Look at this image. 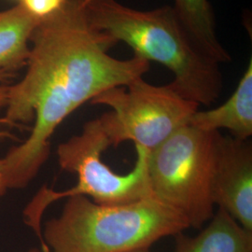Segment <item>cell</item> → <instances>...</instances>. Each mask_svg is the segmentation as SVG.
Masks as SVG:
<instances>
[{
  "label": "cell",
  "mask_w": 252,
  "mask_h": 252,
  "mask_svg": "<svg viewBox=\"0 0 252 252\" xmlns=\"http://www.w3.org/2000/svg\"><path fill=\"white\" fill-rule=\"evenodd\" d=\"M8 80H9L8 74L4 70L0 69V144L8 142L12 137L10 130L4 124L2 119V115L6 107L7 94H8V89H9Z\"/></svg>",
  "instance_id": "obj_13"
},
{
  "label": "cell",
  "mask_w": 252,
  "mask_h": 252,
  "mask_svg": "<svg viewBox=\"0 0 252 252\" xmlns=\"http://www.w3.org/2000/svg\"><path fill=\"white\" fill-rule=\"evenodd\" d=\"M109 147L113 146L101 116L88 121L81 134L58 146L60 167L76 174L78 182L64 190L42 187L25 208V221L38 237L42 252H51L43 241L41 220L46 209L58 200L83 195L96 204L115 206L153 197L148 173L150 151L135 145L134 168L122 175L113 171L102 160V153Z\"/></svg>",
  "instance_id": "obj_4"
},
{
  "label": "cell",
  "mask_w": 252,
  "mask_h": 252,
  "mask_svg": "<svg viewBox=\"0 0 252 252\" xmlns=\"http://www.w3.org/2000/svg\"><path fill=\"white\" fill-rule=\"evenodd\" d=\"M216 132L183 126L150 151L148 173L153 196L201 229L214 215L212 183Z\"/></svg>",
  "instance_id": "obj_5"
},
{
  "label": "cell",
  "mask_w": 252,
  "mask_h": 252,
  "mask_svg": "<svg viewBox=\"0 0 252 252\" xmlns=\"http://www.w3.org/2000/svg\"><path fill=\"white\" fill-rule=\"evenodd\" d=\"M189 125L207 132L228 130L233 137L248 140L252 135V60L232 95L223 104L208 110H197Z\"/></svg>",
  "instance_id": "obj_8"
},
{
  "label": "cell",
  "mask_w": 252,
  "mask_h": 252,
  "mask_svg": "<svg viewBox=\"0 0 252 252\" xmlns=\"http://www.w3.org/2000/svg\"><path fill=\"white\" fill-rule=\"evenodd\" d=\"M175 252H252V233L221 208L196 236L180 233Z\"/></svg>",
  "instance_id": "obj_9"
},
{
  "label": "cell",
  "mask_w": 252,
  "mask_h": 252,
  "mask_svg": "<svg viewBox=\"0 0 252 252\" xmlns=\"http://www.w3.org/2000/svg\"><path fill=\"white\" fill-rule=\"evenodd\" d=\"M180 23L193 42L216 63L232 61V56L220 41L216 31V20L209 0H174Z\"/></svg>",
  "instance_id": "obj_11"
},
{
  "label": "cell",
  "mask_w": 252,
  "mask_h": 252,
  "mask_svg": "<svg viewBox=\"0 0 252 252\" xmlns=\"http://www.w3.org/2000/svg\"><path fill=\"white\" fill-rule=\"evenodd\" d=\"M215 206L252 233V144L218 132L212 183Z\"/></svg>",
  "instance_id": "obj_7"
},
{
  "label": "cell",
  "mask_w": 252,
  "mask_h": 252,
  "mask_svg": "<svg viewBox=\"0 0 252 252\" xmlns=\"http://www.w3.org/2000/svg\"><path fill=\"white\" fill-rule=\"evenodd\" d=\"M9 189V180L8 169L4 157L0 158V197H2Z\"/></svg>",
  "instance_id": "obj_14"
},
{
  "label": "cell",
  "mask_w": 252,
  "mask_h": 252,
  "mask_svg": "<svg viewBox=\"0 0 252 252\" xmlns=\"http://www.w3.org/2000/svg\"><path fill=\"white\" fill-rule=\"evenodd\" d=\"M189 228L178 211L154 197L106 206L83 195L66 198L61 214L42 230L54 252H129L150 247Z\"/></svg>",
  "instance_id": "obj_3"
},
{
  "label": "cell",
  "mask_w": 252,
  "mask_h": 252,
  "mask_svg": "<svg viewBox=\"0 0 252 252\" xmlns=\"http://www.w3.org/2000/svg\"><path fill=\"white\" fill-rule=\"evenodd\" d=\"M152 252L150 251V249H142V250H137V251H133V252Z\"/></svg>",
  "instance_id": "obj_15"
},
{
  "label": "cell",
  "mask_w": 252,
  "mask_h": 252,
  "mask_svg": "<svg viewBox=\"0 0 252 252\" xmlns=\"http://www.w3.org/2000/svg\"><path fill=\"white\" fill-rule=\"evenodd\" d=\"M88 0H67L37 24L31 38L27 71L9 84L3 121L9 128L33 122L30 135L4 156L17 189L36 177L50 154L57 127L86 102L110 88L143 78L151 63L140 56L121 60L109 51L119 44L91 24Z\"/></svg>",
  "instance_id": "obj_1"
},
{
  "label": "cell",
  "mask_w": 252,
  "mask_h": 252,
  "mask_svg": "<svg viewBox=\"0 0 252 252\" xmlns=\"http://www.w3.org/2000/svg\"><path fill=\"white\" fill-rule=\"evenodd\" d=\"M39 21L20 2L0 11V69L13 74L26 67L30 38Z\"/></svg>",
  "instance_id": "obj_10"
},
{
  "label": "cell",
  "mask_w": 252,
  "mask_h": 252,
  "mask_svg": "<svg viewBox=\"0 0 252 252\" xmlns=\"http://www.w3.org/2000/svg\"><path fill=\"white\" fill-rule=\"evenodd\" d=\"M90 103L110 108L101 117L113 147L130 140L149 151L189 125L199 109L196 103L184 99L167 84L153 85L143 78L105 91Z\"/></svg>",
  "instance_id": "obj_6"
},
{
  "label": "cell",
  "mask_w": 252,
  "mask_h": 252,
  "mask_svg": "<svg viewBox=\"0 0 252 252\" xmlns=\"http://www.w3.org/2000/svg\"><path fill=\"white\" fill-rule=\"evenodd\" d=\"M28 252H40L39 250H36V249H33V250H31V251H29Z\"/></svg>",
  "instance_id": "obj_16"
},
{
  "label": "cell",
  "mask_w": 252,
  "mask_h": 252,
  "mask_svg": "<svg viewBox=\"0 0 252 252\" xmlns=\"http://www.w3.org/2000/svg\"><path fill=\"white\" fill-rule=\"evenodd\" d=\"M91 24L129 46L148 62L161 63L174 75L167 85L184 99L211 106L223 88L220 63L193 42L173 6L139 10L118 0H88Z\"/></svg>",
  "instance_id": "obj_2"
},
{
  "label": "cell",
  "mask_w": 252,
  "mask_h": 252,
  "mask_svg": "<svg viewBox=\"0 0 252 252\" xmlns=\"http://www.w3.org/2000/svg\"><path fill=\"white\" fill-rule=\"evenodd\" d=\"M67 0H22L20 3L38 20L47 18L57 12Z\"/></svg>",
  "instance_id": "obj_12"
},
{
  "label": "cell",
  "mask_w": 252,
  "mask_h": 252,
  "mask_svg": "<svg viewBox=\"0 0 252 252\" xmlns=\"http://www.w3.org/2000/svg\"><path fill=\"white\" fill-rule=\"evenodd\" d=\"M19 2H21V1H22V0H18Z\"/></svg>",
  "instance_id": "obj_17"
}]
</instances>
